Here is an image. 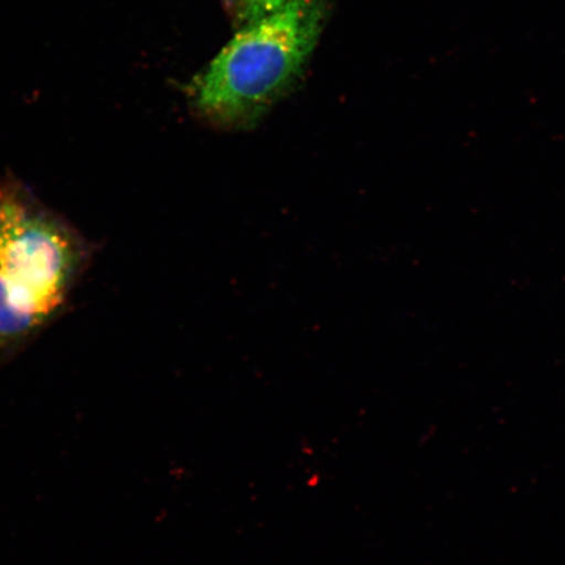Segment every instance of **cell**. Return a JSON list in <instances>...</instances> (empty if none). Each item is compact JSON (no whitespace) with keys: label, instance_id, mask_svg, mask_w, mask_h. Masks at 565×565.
<instances>
[{"label":"cell","instance_id":"6da1fadb","mask_svg":"<svg viewBox=\"0 0 565 565\" xmlns=\"http://www.w3.org/2000/svg\"><path fill=\"white\" fill-rule=\"evenodd\" d=\"M333 0H287L238 32L186 84L190 109L221 130H249L299 86Z\"/></svg>","mask_w":565,"mask_h":565},{"label":"cell","instance_id":"7a4b0ae2","mask_svg":"<svg viewBox=\"0 0 565 565\" xmlns=\"http://www.w3.org/2000/svg\"><path fill=\"white\" fill-rule=\"evenodd\" d=\"M89 257L73 225L23 183L0 177V358L63 313Z\"/></svg>","mask_w":565,"mask_h":565},{"label":"cell","instance_id":"3957f363","mask_svg":"<svg viewBox=\"0 0 565 565\" xmlns=\"http://www.w3.org/2000/svg\"><path fill=\"white\" fill-rule=\"evenodd\" d=\"M287 0H223L238 30L280 9Z\"/></svg>","mask_w":565,"mask_h":565}]
</instances>
